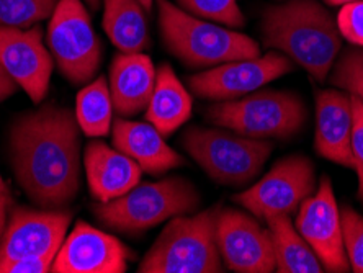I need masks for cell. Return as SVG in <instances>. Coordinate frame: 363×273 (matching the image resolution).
<instances>
[{
  "label": "cell",
  "mask_w": 363,
  "mask_h": 273,
  "mask_svg": "<svg viewBox=\"0 0 363 273\" xmlns=\"http://www.w3.org/2000/svg\"><path fill=\"white\" fill-rule=\"evenodd\" d=\"M15 177L26 196L61 210L81 189V126L66 106L48 104L21 115L10 130Z\"/></svg>",
  "instance_id": "cell-1"
},
{
  "label": "cell",
  "mask_w": 363,
  "mask_h": 273,
  "mask_svg": "<svg viewBox=\"0 0 363 273\" xmlns=\"http://www.w3.org/2000/svg\"><path fill=\"white\" fill-rule=\"evenodd\" d=\"M264 43L323 82L334 67L342 36L328 9L316 0H285L262 15Z\"/></svg>",
  "instance_id": "cell-2"
},
{
  "label": "cell",
  "mask_w": 363,
  "mask_h": 273,
  "mask_svg": "<svg viewBox=\"0 0 363 273\" xmlns=\"http://www.w3.org/2000/svg\"><path fill=\"white\" fill-rule=\"evenodd\" d=\"M164 45L189 67H215L260 56L259 43L236 30L224 28L186 13L169 0H156Z\"/></svg>",
  "instance_id": "cell-3"
},
{
  "label": "cell",
  "mask_w": 363,
  "mask_h": 273,
  "mask_svg": "<svg viewBox=\"0 0 363 273\" xmlns=\"http://www.w3.org/2000/svg\"><path fill=\"white\" fill-rule=\"evenodd\" d=\"M221 206L175 216L141 260V273H220L223 259L216 243Z\"/></svg>",
  "instance_id": "cell-4"
},
{
  "label": "cell",
  "mask_w": 363,
  "mask_h": 273,
  "mask_svg": "<svg viewBox=\"0 0 363 273\" xmlns=\"http://www.w3.org/2000/svg\"><path fill=\"white\" fill-rule=\"evenodd\" d=\"M199 205V190L190 180L169 177L154 184H138L125 195L94 206V213L106 228L136 234L195 211Z\"/></svg>",
  "instance_id": "cell-5"
},
{
  "label": "cell",
  "mask_w": 363,
  "mask_h": 273,
  "mask_svg": "<svg viewBox=\"0 0 363 273\" xmlns=\"http://www.w3.org/2000/svg\"><path fill=\"white\" fill-rule=\"evenodd\" d=\"M205 113L213 125L255 139L295 136L308 118L304 101L281 90H260L241 99L218 101Z\"/></svg>",
  "instance_id": "cell-6"
},
{
  "label": "cell",
  "mask_w": 363,
  "mask_h": 273,
  "mask_svg": "<svg viewBox=\"0 0 363 273\" xmlns=\"http://www.w3.org/2000/svg\"><path fill=\"white\" fill-rule=\"evenodd\" d=\"M184 149L216 184L241 186L260 174L274 151L269 139H255L216 128H190Z\"/></svg>",
  "instance_id": "cell-7"
},
{
  "label": "cell",
  "mask_w": 363,
  "mask_h": 273,
  "mask_svg": "<svg viewBox=\"0 0 363 273\" xmlns=\"http://www.w3.org/2000/svg\"><path fill=\"white\" fill-rule=\"evenodd\" d=\"M48 46L64 77L85 84L97 74L101 43L82 0H60L48 26Z\"/></svg>",
  "instance_id": "cell-8"
},
{
  "label": "cell",
  "mask_w": 363,
  "mask_h": 273,
  "mask_svg": "<svg viewBox=\"0 0 363 273\" xmlns=\"http://www.w3.org/2000/svg\"><path fill=\"white\" fill-rule=\"evenodd\" d=\"M316 191V169L304 156L283 157L257 184L234 195L233 200L250 215L267 221L280 215H293L301 203Z\"/></svg>",
  "instance_id": "cell-9"
},
{
  "label": "cell",
  "mask_w": 363,
  "mask_h": 273,
  "mask_svg": "<svg viewBox=\"0 0 363 273\" xmlns=\"http://www.w3.org/2000/svg\"><path fill=\"white\" fill-rule=\"evenodd\" d=\"M293 69L291 59L279 51H270L265 56L224 62L190 76L189 87L200 99L226 101L252 94Z\"/></svg>",
  "instance_id": "cell-10"
},
{
  "label": "cell",
  "mask_w": 363,
  "mask_h": 273,
  "mask_svg": "<svg viewBox=\"0 0 363 273\" xmlns=\"http://www.w3.org/2000/svg\"><path fill=\"white\" fill-rule=\"evenodd\" d=\"M72 213L10 206L7 226L0 239V273L12 262L30 255H56L66 239Z\"/></svg>",
  "instance_id": "cell-11"
},
{
  "label": "cell",
  "mask_w": 363,
  "mask_h": 273,
  "mask_svg": "<svg viewBox=\"0 0 363 273\" xmlns=\"http://www.w3.org/2000/svg\"><path fill=\"white\" fill-rule=\"evenodd\" d=\"M295 226L325 272H352L344 247L340 208L328 175L321 177L316 191L298 208Z\"/></svg>",
  "instance_id": "cell-12"
},
{
  "label": "cell",
  "mask_w": 363,
  "mask_h": 273,
  "mask_svg": "<svg viewBox=\"0 0 363 273\" xmlns=\"http://www.w3.org/2000/svg\"><path fill=\"white\" fill-rule=\"evenodd\" d=\"M216 243L223 264L229 270L236 273L275 272L269 228L260 226L254 215L221 208L216 221Z\"/></svg>",
  "instance_id": "cell-13"
},
{
  "label": "cell",
  "mask_w": 363,
  "mask_h": 273,
  "mask_svg": "<svg viewBox=\"0 0 363 273\" xmlns=\"http://www.w3.org/2000/svg\"><path fill=\"white\" fill-rule=\"evenodd\" d=\"M131 250L105 231L77 223L64 239L51 265L52 273H123Z\"/></svg>",
  "instance_id": "cell-14"
},
{
  "label": "cell",
  "mask_w": 363,
  "mask_h": 273,
  "mask_svg": "<svg viewBox=\"0 0 363 273\" xmlns=\"http://www.w3.org/2000/svg\"><path fill=\"white\" fill-rule=\"evenodd\" d=\"M0 64L35 104L46 97L52 59L38 25L26 30L0 26Z\"/></svg>",
  "instance_id": "cell-15"
},
{
  "label": "cell",
  "mask_w": 363,
  "mask_h": 273,
  "mask_svg": "<svg viewBox=\"0 0 363 273\" xmlns=\"http://www.w3.org/2000/svg\"><path fill=\"white\" fill-rule=\"evenodd\" d=\"M352 111L350 94L323 90L316 99V138L314 149L319 156L342 167L354 169L352 160Z\"/></svg>",
  "instance_id": "cell-16"
},
{
  "label": "cell",
  "mask_w": 363,
  "mask_h": 273,
  "mask_svg": "<svg viewBox=\"0 0 363 273\" xmlns=\"http://www.w3.org/2000/svg\"><path fill=\"white\" fill-rule=\"evenodd\" d=\"M111 141L118 151L135 160L143 172L164 174L185 164L184 157L164 141V136L149 121L116 118L111 123Z\"/></svg>",
  "instance_id": "cell-17"
},
{
  "label": "cell",
  "mask_w": 363,
  "mask_h": 273,
  "mask_svg": "<svg viewBox=\"0 0 363 273\" xmlns=\"http://www.w3.org/2000/svg\"><path fill=\"white\" fill-rule=\"evenodd\" d=\"M89 189L100 203L115 200L141 180V167L118 149L101 141H90L84 152Z\"/></svg>",
  "instance_id": "cell-18"
},
{
  "label": "cell",
  "mask_w": 363,
  "mask_h": 273,
  "mask_svg": "<svg viewBox=\"0 0 363 273\" xmlns=\"http://www.w3.org/2000/svg\"><path fill=\"white\" fill-rule=\"evenodd\" d=\"M156 84V69L143 52H121L110 67V95L113 111L130 118L146 110Z\"/></svg>",
  "instance_id": "cell-19"
},
{
  "label": "cell",
  "mask_w": 363,
  "mask_h": 273,
  "mask_svg": "<svg viewBox=\"0 0 363 273\" xmlns=\"http://www.w3.org/2000/svg\"><path fill=\"white\" fill-rule=\"evenodd\" d=\"M191 116V97L169 64L156 71V84L146 106V120L162 136L172 135Z\"/></svg>",
  "instance_id": "cell-20"
},
{
  "label": "cell",
  "mask_w": 363,
  "mask_h": 273,
  "mask_svg": "<svg viewBox=\"0 0 363 273\" xmlns=\"http://www.w3.org/2000/svg\"><path fill=\"white\" fill-rule=\"evenodd\" d=\"M146 9L140 0H104V30L116 50L143 52L149 45Z\"/></svg>",
  "instance_id": "cell-21"
},
{
  "label": "cell",
  "mask_w": 363,
  "mask_h": 273,
  "mask_svg": "<svg viewBox=\"0 0 363 273\" xmlns=\"http://www.w3.org/2000/svg\"><path fill=\"white\" fill-rule=\"evenodd\" d=\"M275 255V272L279 273H321V262L298 233L291 218L280 215L267 219Z\"/></svg>",
  "instance_id": "cell-22"
},
{
  "label": "cell",
  "mask_w": 363,
  "mask_h": 273,
  "mask_svg": "<svg viewBox=\"0 0 363 273\" xmlns=\"http://www.w3.org/2000/svg\"><path fill=\"white\" fill-rule=\"evenodd\" d=\"M111 104L110 87L105 77L90 82L77 94L76 118L81 131L89 138H105L111 130Z\"/></svg>",
  "instance_id": "cell-23"
},
{
  "label": "cell",
  "mask_w": 363,
  "mask_h": 273,
  "mask_svg": "<svg viewBox=\"0 0 363 273\" xmlns=\"http://www.w3.org/2000/svg\"><path fill=\"white\" fill-rule=\"evenodd\" d=\"M60 0H0V26L31 28L51 18Z\"/></svg>",
  "instance_id": "cell-24"
},
{
  "label": "cell",
  "mask_w": 363,
  "mask_h": 273,
  "mask_svg": "<svg viewBox=\"0 0 363 273\" xmlns=\"http://www.w3.org/2000/svg\"><path fill=\"white\" fill-rule=\"evenodd\" d=\"M177 5L194 17L215 21L229 28H241L245 25L238 0H177Z\"/></svg>",
  "instance_id": "cell-25"
},
{
  "label": "cell",
  "mask_w": 363,
  "mask_h": 273,
  "mask_svg": "<svg viewBox=\"0 0 363 273\" xmlns=\"http://www.w3.org/2000/svg\"><path fill=\"white\" fill-rule=\"evenodd\" d=\"M340 219H342L344 247L350 270L363 273V216L354 208L342 206Z\"/></svg>",
  "instance_id": "cell-26"
},
{
  "label": "cell",
  "mask_w": 363,
  "mask_h": 273,
  "mask_svg": "<svg viewBox=\"0 0 363 273\" xmlns=\"http://www.w3.org/2000/svg\"><path fill=\"white\" fill-rule=\"evenodd\" d=\"M330 84L335 87L347 90L352 85H362L363 87V48L347 50L339 61L334 64Z\"/></svg>",
  "instance_id": "cell-27"
},
{
  "label": "cell",
  "mask_w": 363,
  "mask_h": 273,
  "mask_svg": "<svg viewBox=\"0 0 363 273\" xmlns=\"http://www.w3.org/2000/svg\"><path fill=\"white\" fill-rule=\"evenodd\" d=\"M335 23L342 38L350 45L363 48V0L342 5Z\"/></svg>",
  "instance_id": "cell-28"
},
{
  "label": "cell",
  "mask_w": 363,
  "mask_h": 273,
  "mask_svg": "<svg viewBox=\"0 0 363 273\" xmlns=\"http://www.w3.org/2000/svg\"><path fill=\"white\" fill-rule=\"evenodd\" d=\"M352 111H354V128H352V160L359 179V200L363 203V105L357 95L350 94Z\"/></svg>",
  "instance_id": "cell-29"
},
{
  "label": "cell",
  "mask_w": 363,
  "mask_h": 273,
  "mask_svg": "<svg viewBox=\"0 0 363 273\" xmlns=\"http://www.w3.org/2000/svg\"><path fill=\"white\" fill-rule=\"evenodd\" d=\"M56 255H30L12 262L5 267L2 273H46L51 272V265Z\"/></svg>",
  "instance_id": "cell-30"
},
{
  "label": "cell",
  "mask_w": 363,
  "mask_h": 273,
  "mask_svg": "<svg viewBox=\"0 0 363 273\" xmlns=\"http://www.w3.org/2000/svg\"><path fill=\"white\" fill-rule=\"evenodd\" d=\"M18 84L15 82L13 77L5 71L2 64H0V104L9 97H12L13 94H17Z\"/></svg>",
  "instance_id": "cell-31"
},
{
  "label": "cell",
  "mask_w": 363,
  "mask_h": 273,
  "mask_svg": "<svg viewBox=\"0 0 363 273\" xmlns=\"http://www.w3.org/2000/svg\"><path fill=\"white\" fill-rule=\"evenodd\" d=\"M12 205H13V201H12V196H10V194H9V189L0 190V239H2L5 226H7L9 211Z\"/></svg>",
  "instance_id": "cell-32"
},
{
  "label": "cell",
  "mask_w": 363,
  "mask_h": 273,
  "mask_svg": "<svg viewBox=\"0 0 363 273\" xmlns=\"http://www.w3.org/2000/svg\"><path fill=\"white\" fill-rule=\"evenodd\" d=\"M325 4L330 5V7H342L345 4H352V2H360V0H324Z\"/></svg>",
  "instance_id": "cell-33"
},
{
  "label": "cell",
  "mask_w": 363,
  "mask_h": 273,
  "mask_svg": "<svg viewBox=\"0 0 363 273\" xmlns=\"http://www.w3.org/2000/svg\"><path fill=\"white\" fill-rule=\"evenodd\" d=\"M347 92L349 94H354V95H357V97L360 99V101H362V105H363V87L362 85H352L350 89H347Z\"/></svg>",
  "instance_id": "cell-34"
},
{
  "label": "cell",
  "mask_w": 363,
  "mask_h": 273,
  "mask_svg": "<svg viewBox=\"0 0 363 273\" xmlns=\"http://www.w3.org/2000/svg\"><path fill=\"white\" fill-rule=\"evenodd\" d=\"M85 4L89 5L90 9L92 10H97V9H100V0H84Z\"/></svg>",
  "instance_id": "cell-35"
},
{
  "label": "cell",
  "mask_w": 363,
  "mask_h": 273,
  "mask_svg": "<svg viewBox=\"0 0 363 273\" xmlns=\"http://www.w3.org/2000/svg\"><path fill=\"white\" fill-rule=\"evenodd\" d=\"M141 2V5L144 9H146V12H149V10L152 9V4H154V0H140Z\"/></svg>",
  "instance_id": "cell-36"
},
{
  "label": "cell",
  "mask_w": 363,
  "mask_h": 273,
  "mask_svg": "<svg viewBox=\"0 0 363 273\" xmlns=\"http://www.w3.org/2000/svg\"><path fill=\"white\" fill-rule=\"evenodd\" d=\"M2 189H7V186H5L4 180H2V177H0V190H2Z\"/></svg>",
  "instance_id": "cell-37"
}]
</instances>
